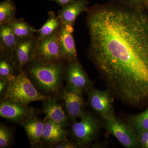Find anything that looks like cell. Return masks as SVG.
<instances>
[{
    "label": "cell",
    "mask_w": 148,
    "mask_h": 148,
    "mask_svg": "<svg viewBox=\"0 0 148 148\" xmlns=\"http://www.w3.org/2000/svg\"><path fill=\"white\" fill-rule=\"evenodd\" d=\"M10 82L7 80L0 78V96L3 98L8 89Z\"/></svg>",
    "instance_id": "obj_27"
},
{
    "label": "cell",
    "mask_w": 148,
    "mask_h": 148,
    "mask_svg": "<svg viewBox=\"0 0 148 148\" xmlns=\"http://www.w3.org/2000/svg\"><path fill=\"white\" fill-rule=\"evenodd\" d=\"M18 41L8 23L0 25V56L12 58Z\"/></svg>",
    "instance_id": "obj_16"
},
{
    "label": "cell",
    "mask_w": 148,
    "mask_h": 148,
    "mask_svg": "<svg viewBox=\"0 0 148 148\" xmlns=\"http://www.w3.org/2000/svg\"><path fill=\"white\" fill-rule=\"evenodd\" d=\"M65 63H44L35 60L25 66L23 71L39 92L55 98L60 96L63 88Z\"/></svg>",
    "instance_id": "obj_2"
},
{
    "label": "cell",
    "mask_w": 148,
    "mask_h": 148,
    "mask_svg": "<svg viewBox=\"0 0 148 148\" xmlns=\"http://www.w3.org/2000/svg\"><path fill=\"white\" fill-rule=\"evenodd\" d=\"M0 104V116L12 122L22 125L35 116L34 108L28 105H21L5 100H1Z\"/></svg>",
    "instance_id": "obj_9"
},
{
    "label": "cell",
    "mask_w": 148,
    "mask_h": 148,
    "mask_svg": "<svg viewBox=\"0 0 148 148\" xmlns=\"http://www.w3.org/2000/svg\"><path fill=\"white\" fill-rule=\"evenodd\" d=\"M88 56L118 101L130 107L148 105V16L123 5L89 8Z\"/></svg>",
    "instance_id": "obj_1"
},
{
    "label": "cell",
    "mask_w": 148,
    "mask_h": 148,
    "mask_svg": "<svg viewBox=\"0 0 148 148\" xmlns=\"http://www.w3.org/2000/svg\"><path fill=\"white\" fill-rule=\"evenodd\" d=\"M48 15V18L45 23L40 29H37L36 37L38 40L57 34L64 26L58 15L55 12H49Z\"/></svg>",
    "instance_id": "obj_18"
},
{
    "label": "cell",
    "mask_w": 148,
    "mask_h": 148,
    "mask_svg": "<svg viewBox=\"0 0 148 148\" xmlns=\"http://www.w3.org/2000/svg\"><path fill=\"white\" fill-rule=\"evenodd\" d=\"M42 111L45 119L49 120L66 128L71 124V121L63 106L56 98L50 97L44 101Z\"/></svg>",
    "instance_id": "obj_12"
},
{
    "label": "cell",
    "mask_w": 148,
    "mask_h": 148,
    "mask_svg": "<svg viewBox=\"0 0 148 148\" xmlns=\"http://www.w3.org/2000/svg\"><path fill=\"white\" fill-rule=\"evenodd\" d=\"M49 1L55 2L57 4L62 8L73 2L75 0H49Z\"/></svg>",
    "instance_id": "obj_28"
},
{
    "label": "cell",
    "mask_w": 148,
    "mask_h": 148,
    "mask_svg": "<svg viewBox=\"0 0 148 148\" xmlns=\"http://www.w3.org/2000/svg\"><path fill=\"white\" fill-rule=\"evenodd\" d=\"M73 26L64 25L59 32V44L64 61L77 59L75 43L73 33Z\"/></svg>",
    "instance_id": "obj_13"
},
{
    "label": "cell",
    "mask_w": 148,
    "mask_h": 148,
    "mask_svg": "<svg viewBox=\"0 0 148 148\" xmlns=\"http://www.w3.org/2000/svg\"><path fill=\"white\" fill-rule=\"evenodd\" d=\"M140 148H148V130L136 134Z\"/></svg>",
    "instance_id": "obj_25"
},
{
    "label": "cell",
    "mask_w": 148,
    "mask_h": 148,
    "mask_svg": "<svg viewBox=\"0 0 148 148\" xmlns=\"http://www.w3.org/2000/svg\"><path fill=\"white\" fill-rule=\"evenodd\" d=\"M16 8L12 0H4L0 3V25L8 24L15 18Z\"/></svg>",
    "instance_id": "obj_22"
},
{
    "label": "cell",
    "mask_w": 148,
    "mask_h": 148,
    "mask_svg": "<svg viewBox=\"0 0 148 148\" xmlns=\"http://www.w3.org/2000/svg\"><path fill=\"white\" fill-rule=\"evenodd\" d=\"M127 123L135 134L148 130V108L142 112L129 117Z\"/></svg>",
    "instance_id": "obj_21"
},
{
    "label": "cell",
    "mask_w": 148,
    "mask_h": 148,
    "mask_svg": "<svg viewBox=\"0 0 148 148\" xmlns=\"http://www.w3.org/2000/svg\"><path fill=\"white\" fill-rule=\"evenodd\" d=\"M88 4L87 0H75L62 7L57 15L64 25L74 26L78 16L83 12L88 11Z\"/></svg>",
    "instance_id": "obj_14"
},
{
    "label": "cell",
    "mask_w": 148,
    "mask_h": 148,
    "mask_svg": "<svg viewBox=\"0 0 148 148\" xmlns=\"http://www.w3.org/2000/svg\"><path fill=\"white\" fill-rule=\"evenodd\" d=\"M103 127L126 148H140L137 135L127 123L117 118L115 115L102 119Z\"/></svg>",
    "instance_id": "obj_6"
},
{
    "label": "cell",
    "mask_w": 148,
    "mask_h": 148,
    "mask_svg": "<svg viewBox=\"0 0 148 148\" xmlns=\"http://www.w3.org/2000/svg\"><path fill=\"white\" fill-rule=\"evenodd\" d=\"M50 96L39 92L24 71L10 82L8 89L1 100H7L21 105H29L36 101H43Z\"/></svg>",
    "instance_id": "obj_4"
},
{
    "label": "cell",
    "mask_w": 148,
    "mask_h": 148,
    "mask_svg": "<svg viewBox=\"0 0 148 148\" xmlns=\"http://www.w3.org/2000/svg\"><path fill=\"white\" fill-rule=\"evenodd\" d=\"M45 128L41 144L51 147L62 140L68 139L69 131L59 125L45 119Z\"/></svg>",
    "instance_id": "obj_15"
},
{
    "label": "cell",
    "mask_w": 148,
    "mask_h": 148,
    "mask_svg": "<svg viewBox=\"0 0 148 148\" xmlns=\"http://www.w3.org/2000/svg\"><path fill=\"white\" fill-rule=\"evenodd\" d=\"M22 125L31 146L35 147L40 145L44 131V121L41 120L34 116Z\"/></svg>",
    "instance_id": "obj_17"
},
{
    "label": "cell",
    "mask_w": 148,
    "mask_h": 148,
    "mask_svg": "<svg viewBox=\"0 0 148 148\" xmlns=\"http://www.w3.org/2000/svg\"><path fill=\"white\" fill-rule=\"evenodd\" d=\"M37 43L36 36L18 40L12 59L20 71H23L25 66L36 60Z\"/></svg>",
    "instance_id": "obj_10"
},
{
    "label": "cell",
    "mask_w": 148,
    "mask_h": 148,
    "mask_svg": "<svg viewBox=\"0 0 148 148\" xmlns=\"http://www.w3.org/2000/svg\"><path fill=\"white\" fill-rule=\"evenodd\" d=\"M79 119L71 123L69 135L79 148H87L99 137L103 127V121L86 111Z\"/></svg>",
    "instance_id": "obj_3"
},
{
    "label": "cell",
    "mask_w": 148,
    "mask_h": 148,
    "mask_svg": "<svg viewBox=\"0 0 148 148\" xmlns=\"http://www.w3.org/2000/svg\"><path fill=\"white\" fill-rule=\"evenodd\" d=\"M64 80L66 88L82 94L86 93L94 85L77 59L65 61Z\"/></svg>",
    "instance_id": "obj_5"
},
{
    "label": "cell",
    "mask_w": 148,
    "mask_h": 148,
    "mask_svg": "<svg viewBox=\"0 0 148 148\" xmlns=\"http://www.w3.org/2000/svg\"><path fill=\"white\" fill-rule=\"evenodd\" d=\"M60 96L64 101L65 110L71 123L79 119L86 111L83 94L66 87L62 89Z\"/></svg>",
    "instance_id": "obj_11"
},
{
    "label": "cell",
    "mask_w": 148,
    "mask_h": 148,
    "mask_svg": "<svg viewBox=\"0 0 148 148\" xmlns=\"http://www.w3.org/2000/svg\"><path fill=\"white\" fill-rule=\"evenodd\" d=\"M86 93L88 106L101 119L114 114L113 103L115 98L108 89L102 90L93 87Z\"/></svg>",
    "instance_id": "obj_7"
},
{
    "label": "cell",
    "mask_w": 148,
    "mask_h": 148,
    "mask_svg": "<svg viewBox=\"0 0 148 148\" xmlns=\"http://www.w3.org/2000/svg\"><path fill=\"white\" fill-rule=\"evenodd\" d=\"M54 148H79L78 146L73 140H69L68 139L62 140L59 143L51 147Z\"/></svg>",
    "instance_id": "obj_26"
},
{
    "label": "cell",
    "mask_w": 148,
    "mask_h": 148,
    "mask_svg": "<svg viewBox=\"0 0 148 148\" xmlns=\"http://www.w3.org/2000/svg\"><path fill=\"white\" fill-rule=\"evenodd\" d=\"M17 39H23L36 36L37 29L23 18H14L8 23Z\"/></svg>",
    "instance_id": "obj_19"
},
{
    "label": "cell",
    "mask_w": 148,
    "mask_h": 148,
    "mask_svg": "<svg viewBox=\"0 0 148 148\" xmlns=\"http://www.w3.org/2000/svg\"><path fill=\"white\" fill-rule=\"evenodd\" d=\"M0 56V78L10 82L21 72L15 66L11 58Z\"/></svg>",
    "instance_id": "obj_20"
},
{
    "label": "cell",
    "mask_w": 148,
    "mask_h": 148,
    "mask_svg": "<svg viewBox=\"0 0 148 148\" xmlns=\"http://www.w3.org/2000/svg\"><path fill=\"white\" fill-rule=\"evenodd\" d=\"M13 141V135L10 127L6 125H0V148L9 147Z\"/></svg>",
    "instance_id": "obj_23"
},
{
    "label": "cell",
    "mask_w": 148,
    "mask_h": 148,
    "mask_svg": "<svg viewBox=\"0 0 148 148\" xmlns=\"http://www.w3.org/2000/svg\"><path fill=\"white\" fill-rule=\"evenodd\" d=\"M123 5L132 9L144 11L148 5V0H119Z\"/></svg>",
    "instance_id": "obj_24"
},
{
    "label": "cell",
    "mask_w": 148,
    "mask_h": 148,
    "mask_svg": "<svg viewBox=\"0 0 148 148\" xmlns=\"http://www.w3.org/2000/svg\"><path fill=\"white\" fill-rule=\"evenodd\" d=\"M36 60L44 63L64 61L59 44V32L51 36L37 40Z\"/></svg>",
    "instance_id": "obj_8"
}]
</instances>
